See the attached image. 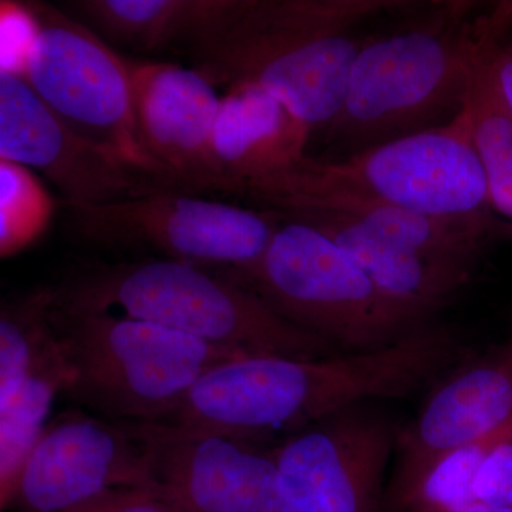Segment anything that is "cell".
I'll list each match as a JSON object with an SVG mask.
<instances>
[{
    "label": "cell",
    "instance_id": "1",
    "mask_svg": "<svg viewBox=\"0 0 512 512\" xmlns=\"http://www.w3.org/2000/svg\"><path fill=\"white\" fill-rule=\"evenodd\" d=\"M451 330L424 326L387 348L318 359L248 356L210 370L158 423L264 444L349 407L409 397L460 356Z\"/></svg>",
    "mask_w": 512,
    "mask_h": 512
},
{
    "label": "cell",
    "instance_id": "2",
    "mask_svg": "<svg viewBox=\"0 0 512 512\" xmlns=\"http://www.w3.org/2000/svg\"><path fill=\"white\" fill-rule=\"evenodd\" d=\"M409 5L397 0H244L227 28L191 53L192 67L214 86L261 87L312 131L325 130L342 107L365 42L353 29Z\"/></svg>",
    "mask_w": 512,
    "mask_h": 512
},
{
    "label": "cell",
    "instance_id": "3",
    "mask_svg": "<svg viewBox=\"0 0 512 512\" xmlns=\"http://www.w3.org/2000/svg\"><path fill=\"white\" fill-rule=\"evenodd\" d=\"M471 2L440 3L406 29L365 40L323 143L352 157L446 126L466 107L485 16Z\"/></svg>",
    "mask_w": 512,
    "mask_h": 512
},
{
    "label": "cell",
    "instance_id": "4",
    "mask_svg": "<svg viewBox=\"0 0 512 512\" xmlns=\"http://www.w3.org/2000/svg\"><path fill=\"white\" fill-rule=\"evenodd\" d=\"M57 289L72 311L146 320L244 356L318 359L338 355L326 340L293 325L231 275L157 258L82 269Z\"/></svg>",
    "mask_w": 512,
    "mask_h": 512
},
{
    "label": "cell",
    "instance_id": "5",
    "mask_svg": "<svg viewBox=\"0 0 512 512\" xmlns=\"http://www.w3.org/2000/svg\"><path fill=\"white\" fill-rule=\"evenodd\" d=\"M53 328L69 363L66 393L117 423L164 420L210 370L248 357L146 320L59 303Z\"/></svg>",
    "mask_w": 512,
    "mask_h": 512
},
{
    "label": "cell",
    "instance_id": "6",
    "mask_svg": "<svg viewBox=\"0 0 512 512\" xmlns=\"http://www.w3.org/2000/svg\"><path fill=\"white\" fill-rule=\"evenodd\" d=\"M279 217L261 262L231 275L279 315L343 353L387 348L430 325L431 316L383 292L319 229Z\"/></svg>",
    "mask_w": 512,
    "mask_h": 512
},
{
    "label": "cell",
    "instance_id": "7",
    "mask_svg": "<svg viewBox=\"0 0 512 512\" xmlns=\"http://www.w3.org/2000/svg\"><path fill=\"white\" fill-rule=\"evenodd\" d=\"M237 195L252 202L350 195L437 217L495 214L467 107L446 126L352 157L308 156L284 174L245 185Z\"/></svg>",
    "mask_w": 512,
    "mask_h": 512
},
{
    "label": "cell",
    "instance_id": "8",
    "mask_svg": "<svg viewBox=\"0 0 512 512\" xmlns=\"http://www.w3.org/2000/svg\"><path fill=\"white\" fill-rule=\"evenodd\" d=\"M35 36L19 76L77 134L184 191L141 144L131 103L130 62L82 20L45 2H25Z\"/></svg>",
    "mask_w": 512,
    "mask_h": 512
},
{
    "label": "cell",
    "instance_id": "9",
    "mask_svg": "<svg viewBox=\"0 0 512 512\" xmlns=\"http://www.w3.org/2000/svg\"><path fill=\"white\" fill-rule=\"evenodd\" d=\"M67 224L97 248L150 249L163 258L217 265L231 275L251 272L264 258L281 217L271 210L161 191L109 204L64 201Z\"/></svg>",
    "mask_w": 512,
    "mask_h": 512
},
{
    "label": "cell",
    "instance_id": "10",
    "mask_svg": "<svg viewBox=\"0 0 512 512\" xmlns=\"http://www.w3.org/2000/svg\"><path fill=\"white\" fill-rule=\"evenodd\" d=\"M373 406L332 414L276 446L278 512H382L399 429Z\"/></svg>",
    "mask_w": 512,
    "mask_h": 512
},
{
    "label": "cell",
    "instance_id": "11",
    "mask_svg": "<svg viewBox=\"0 0 512 512\" xmlns=\"http://www.w3.org/2000/svg\"><path fill=\"white\" fill-rule=\"evenodd\" d=\"M148 485V447L134 424L67 412L30 451L8 510L62 512L114 488Z\"/></svg>",
    "mask_w": 512,
    "mask_h": 512
},
{
    "label": "cell",
    "instance_id": "12",
    "mask_svg": "<svg viewBox=\"0 0 512 512\" xmlns=\"http://www.w3.org/2000/svg\"><path fill=\"white\" fill-rule=\"evenodd\" d=\"M0 160L40 171L63 192L64 201L79 204L181 191L77 134L23 77L8 70H0Z\"/></svg>",
    "mask_w": 512,
    "mask_h": 512
},
{
    "label": "cell",
    "instance_id": "13",
    "mask_svg": "<svg viewBox=\"0 0 512 512\" xmlns=\"http://www.w3.org/2000/svg\"><path fill=\"white\" fill-rule=\"evenodd\" d=\"M146 440L150 485L181 512H278L276 447L215 433L134 424Z\"/></svg>",
    "mask_w": 512,
    "mask_h": 512
},
{
    "label": "cell",
    "instance_id": "14",
    "mask_svg": "<svg viewBox=\"0 0 512 512\" xmlns=\"http://www.w3.org/2000/svg\"><path fill=\"white\" fill-rule=\"evenodd\" d=\"M512 429V336L494 355L441 380L419 414L397 431L396 463L382 512H403L424 476L437 463Z\"/></svg>",
    "mask_w": 512,
    "mask_h": 512
},
{
    "label": "cell",
    "instance_id": "15",
    "mask_svg": "<svg viewBox=\"0 0 512 512\" xmlns=\"http://www.w3.org/2000/svg\"><path fill=\"white\" fill-rule=\"evenodd\" d=\"M131 103L148 156L185 192L222 191L212 138L221 99L195 70L170 62H130Z\"/></svg>",
    "mask_w": 512,
    "mask_h": 512
},
{
    "label": "cell",
    "instance_id": "16",
    "mask_svg": "<svg viewBox=\"0 0 512 512\" xmlns=\"http://www.w3.org/2000/svg\"><path fill=\"white\" fill-rule=\"evenodd\" d=\"M312 128L254 84H235L221 99L212 138L222 192L275 177L301 164Z\"/></svg>",
    "mask_w": 512,
    "mask_h": 512
},
{
    "label": "cell",
    "instance_id": "17",
    "mask_svg": "<svg viewBox=\"0 0 512 512\" xmlns=\"http://www.w3.org/2000/svg\"><path fill=\"white\" fill-rule=\"evenodd\" d=\"M312 225L335 241L373 282L397 301L433 318L460 295L477 266L429 258L387 241L346 215L322 208L272 210Z\"/></svg>",
    "mask_w": 512,
    "mask_h": 512
},
{
    "label": "cell",
    "instance_id": "18",
    "mask_svg": "<svg viewBox=\"0 0 512 512\" xmlns=\"http://www.w3.org/2000/svg\"><path fill=\"white\" fill-rule=\"evenodd\" d=\"M255 204L264 210L311 207L339 212L417 254L474 266L488 245L512 237V225L497 214L437 217L350 195L266 198Z\"/></svg>",
    "mask_w": 512,
    "mask_h": 512
},
{
    "label": "cell",
    "instance_id": "19",
    "mask_svg": "<svg viewBox=\"0 0 512 512\" xmlns=\"http://www.w3.org/2000/svg\"><path fill=\"white\" fill-rule=\"evenodd\" d=\"M244 0H76L64 3L106 39L141 52H187L227 28Z\"/></svg>",
    "mask_w": 512,
    "mask_h": 512
},
{
    "label": "cell",
    "instance_id": "20",
    "mask_svg": "<svg viewBox=\"0 0 512 512\" xmlns=\"http://www.w3.org/2000/svg\"><path fill=\"white\" fill-rule=\"evenodd\" d=\"M69 363L56 332L16 396L0 409V507L8 511L16 481L42 436L57 394L66 392Z\"/></svg>",
    "mask_w": 512,
    "mask_h": 512
},
{
    "label": "cell",
    "instance_id": "21",
    "mask_svg": "<svg viewBox=\"0 0 512 512\" xmlns=\"http://www.w3.org/2000/svg\"><path fill=\"white\" fill-rule=\"evenodd\" d=\"M494 13L485 16L478 46L473 86L467 100L471 134L495 214L512 225V114L507 109L485 63V40Z\"/></svg>",
    "mask_w": 512,
    "mask_h": 512
},
{
    "label": "cell",
    "instance_id": "22",
    "mask_svg": "<svg viewBox=\"0 0 512 512\" xmlns=\"http://www.w3.org/2000/svg\"><path fill=\"white\" fill-rule=\"evenodd\" d=\"M57 289L42 288L2 303L0 311V409L16 396L47 343L55 336Z\"/></svg>",
    "mask_w": 512,
    "mask_h": 512
},
{
    "label": "cell",
    "instance_id": "23",
    "mask_svg": "<svg viewBox=\"0 0 512 512\" xmlns=\"http://www.w3.org/2000/svg\"><path fill=\"white\" fill-rule=\"evenodd\" d=\"M55 214V201L30 168L0 160V255L33 244Z\"/></svg>",
    "mask_w": 512,
    "mask_h": 512
},
{
    "label": "cell",
    "instance_id": "24",
    "mask_svg": "<svg viewBox=\"0 0 512 512\" xmlns=\"http://www.w3.org/2000/svg\"><path fill=\"white\" fill-rule=\"evenodd\" d=\"M504 434L460 448L441 458L417 485L403 512H461L476 503L480 468L491 448Z\"/></svg>",
    "mask_w": 512,
    "mask_h": 512
},
{
    "label": "cell",
    "instance_id": "25",
    "mask_svg": "<svg viewBox=\"0 0 512 512\" xmlns=\"http://www.w3.org/2000/svg\"><path fill=\"white\" fill-rule=\"evenodd\" d=\"M480 503L512 508V430L491 448L476 481Z\"/></svg>",
    "mask_w": 512,
    "mask_h": 512
},
{
    "label": "cell",
    "instance_id": "26",
    "mask_svg": "<svg viewBox=\"0 0 512 512\" xmlns=\"http://www.w3.org/2000/svg\"><path fill=\"white\" fill-rule=\"evenodd\" d=\"M512 23V3L494 10L493 25L485 40V63L497 92L512 114V42H504Z\"/></svg>",
    "mask_w": 512,
    "mask_h": 512
},
{
    "label": "cell",
    "instance_id": "27",
    "mask_svg": "<svg viewBox=\"0 0 512 512\" xmlns=\"http://www.w3.org/2000/svg\"><path fill=\"white\" fill-rule=\"evenodd\" d=\"M35 36V20L25 2H2V69L19 73Z\"/></svg>",
    "mask_w": 512,
    "mask_h": 512
},
{
    "label": "cell",
    "instance_id": "28",
    "mask_svg": "<svg viewBox=\"0 0 512 512\" xmlns=\"http://www.w3.org/2000/svg\"><path fill=\"white\" fill-rule=\"evenodd\" d=\"M62 512H181L147 488H114Z\"/></svg>",
    "mask_w": 512,
    "mask_h": 512
},
{
    "label": "cell",
    "instance_id": "29",
    "mask_svg": "<svg viewBox=\"0 0 512 512\" xmlns=\"http://www.w3.org/2000/svg\"><path fill=\"white\" fill-rule=\"evenodd\" d=\"M461 512H512V508L500 507V505L480 503V501H476V503L471 504L470 507H467L466 510Z\"/></svg>",
    "mask_w": 512,
    "mask_h": 512
}]
</instances>
